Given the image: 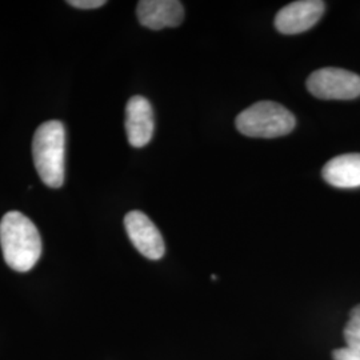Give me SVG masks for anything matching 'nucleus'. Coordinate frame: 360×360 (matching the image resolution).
<instances>
[{"label": "nucleus", "instance_id": "7", "mask_svg": "<svg viewBox=\"0 0 360 360\" xmlns=\"http://www.w3.org/2000/svg\"><path fill=\"white\" fill-rule=\"evenodd\" d=\"M154 111L151 103L135 95L126 105V132L132 147L141 148L151 142L154 135Z\"/></svg>", "mask_w": 360, "mask_h": 360}, {"label": "nucleus", "instance_id": "9", "mask_svg": "<svg viewBox=\"0 0 360 360\" xmlns=\"http://www.w3.org/2000/svg\"><path fill=\"white\" fill-rule=\"evenodd\" d=\"M323 179L336 188L360 187V154L339 155L326 163Z\"/></svg>", "mask_w": 360, "mask_h": 360}, {"label": "nucleus", "instance_id": "2", "mask_svg": "<svg viewBox=\"0 0 360 360\" xmlns=\"http://www.w3.org/2000/svg\"><path fill=\"white\" fill-rule=\"evenodd\" d=\"M65 126L59 120H49L39 126L32 141V158L41 181L59 188L65 183Z\"/></svg>", "mask_w": 360, "mask_h": 360}, {"label": "nucleus", "instance_id": "4", "mask_svg": "<svg viewBox=\"0 0 360 360\" xmlns=\"http://www.w3.org/2000/svg\"><path fill=\"white\" fill-rule=\"evenodd\" d=\"M307 89L323 101H351L360 96V77L343 68L326 67L309 75Z\"/></svg>", "mask_w": 360, "mask_h": 360}, {"label": "nucleus", "instance_id": "11", "mask_svg": "<svg viewBox=\"0 0 360 360\" xmlns=\"http://www.w3.org/2000/svg\"><path fill=\"white\" fill-rule=\"evenodd\" d=\"M70 6L80 10H95L105 4L104 0H70L67 1Z\"/></svg>", "mask_w": 360, "mask_h": 360}, {"label": "nucleus", "instance_id": "1", "mask_svg": "<svg viewBox=\"0 0 360 360\" xmlns=\"http://www.w3.org/2000/svg\"><path fill=\"white\" fill-rule=\"evenodd\" d=\"M0 245L7 266L18 272L34 269L41 255L37 226L19 211H10L1 219Z\"/></svg>", "mask_w": 360, "mask_h": 360}, {"label": "nucleus", "instance_id": "5", "mask_svg": "<svg viewBox=\"0 0 360 360\" xmlns=\"http://www.w3.org/2000/svg\"><path fill=\"white\" fill-rule=\"evenodd\" d=\"M124 227L129 240L143 257L151 260L162 259L166 247L158 227L142 211H131L124 218Z\"/></svg>", "mask_w": 360, "mask_h": 360}, {"label": "nucleus", "instance_id": "12", "mask_svg": "<svg viewBox=\"0 0 360 360\" xmlns=\"http://www.w3.org/2000/svg\"><path fill=\"white\" fill-rule=\"evenodd\" d=\"M333 358H334V360H360L359 356L349 352L346 347L335 349L333 352Z\"/></svg>", "mask_w": 360, "mask_h": 360}, {"label": "nucleus", "instance_id": "8", "mask_svg": "<svg viewBox=\"0 0 360 360\" xmlns=\"http://www.w3.org/2000/svg\"><path fill=\"white\" fill-rule=\"evenodd\" d=\"M136 15L142 26L158 31L181 25L184 8L178 0H142L138 3Z\"/></svg>", "mask_w": 360, "mask_h": 360}, {"label": "nucleus", "instance_id": "10", "mask_svg": "<svg viewBox=\"0 0 360 360\" xmlns=\"http://www.w3.org/2000/svg\"><path fill=\"white\" fill-rule=\"evenodd\" d=\"M343 335L346 348L360 358V304L351 309Z\"/></svg>", "mask_w": 360, "mask_h": 360}, {"label": "nucleus", "instance_id": "3", "mask_svg": "<svg viewBox=\"0 0 360 360\" xmlns=\"http://www.w3.org/2000/svg\"><path fill=\"white\" fill-rule=\"evenodd\" d=\"M235 123L236 129L245 136L272 139L292 132L296 119L282 104L263 101L240 112Z\"/></svg>", "mask_w": 360, "mask_h": 360}, {"label": "nucleus", "instance_id": "6", "mask_svg": "<svg viewBox=\"0 0 360 360\" xmlns=\"http://www.w3.org/2000/svg\"><path fill=\"white\" fill-rule=\"evenodd\" d=\"M321 0H299L284 6L275 16V27L284 35H296L315 26L324 13Z\"/></svg>", "mask_w": 360, "mask_h": 360}]
</instances>
